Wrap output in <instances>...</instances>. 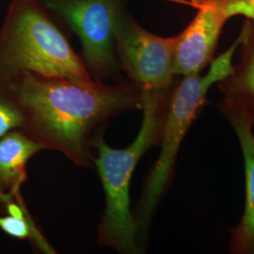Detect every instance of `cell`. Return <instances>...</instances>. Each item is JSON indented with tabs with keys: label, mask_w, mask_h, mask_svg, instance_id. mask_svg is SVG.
Instances as JSON below:
<instances>
[{
	"label": "cell",
	"mask_w": 254,
	"mask_h": 254,
	"mask_svg": "<svg viewBox=\"0 0 254 254\" xmlns=\"http://www.w3.org/2000/svg\"><path fill=\"white\" fill-rule=\"evenodd\" d=\"M0 91L21 109V131L83 168L94 166L93 141L109 121L140 109V91L127 82L107 85L22 72L1 83Z\"/></svg>",
	"instance_id": "obj_1"
},
{
	"label": "cell",
	"mask_w": 254,
	"mask_h": 254,
	"mask_svg": "<svg viewBox=\"0 0 254 254\" xmlns=\"http://www.w3.org/2000/svg\"><path fill=\"white\" fill-rule=\"evenodd\" d=\"M167 105L168 101L140 92L143 118L135 140L125 149L110 147L102 134L93 141L97 152L93 163L106 194V207L98 226V243L120 254L142 253L137 244L139 228L130 208V183L142 155L159 144Z\"/></svg>",
	"instance_id": "obj_2"
},
{
	"label": "cell",
	"mask_w": 254,
	"mask_h": 254,
	"mask_svg": "<svg viewBox=\"0 0 254 254\" xmlns=\"http://www.w3.org/2000/svg\"><path fill=\"white\" fill-rule=\"evenodd\" d=\"M22 72L94 80L39 0H11L0 28V84Z\"/></svg>",
	"instance_id": "obj_3"
},
{
	"label": "cell",
	"mask_w": 254,
	"mask_h": 254,
	"mask_svg": "<svg viewBox=\"0 0 254 254\" xmlns=\"http://www.w3.org/2000/svg\"><path fill=\"white\" fill-rule=\"evenodd\" d=\"M240 38L225 52L215 58L204 74L180 76L171 91L160 136V154L147 176L142 194L136 203L134 217L139 232L147 231L154 213L168 190L182 142L199 116L213 85L225 78L233 70V58Z\"/></svg>",
	"instance_id": "obj_4"
},
{
	"label": "cell",
	"mask_w": 254,
	"mask_h": 254,
	"mask_svg": "<svg viewBox=\"0 0 254 254\" xmlns=\"http://www.w3.org/2000/svg\"><path fill=\"white\" fill-rule=\"evenodd\" d=\"M120 68L140 92L168 101L175 83L176 36H157L146 30L126 9L119 10L113 24Z\"/></svg>",
	"instance_id": "obj_5"
},
{
	"label": "cell",
	"mask_w": 254,
	"mask_h": 254,
	"mask_svg": "<svg viewBox=\"0 0 254 254\" xmlns=\"http://www.w3.org/2000/svg\"><path fill=\"white\" fill-rule=\"evenodd\" d=\"M64 19L81 42L84 64L92 78H116L119 63L114 52L113 24L129 0H39Z\"/></svg>",
	"instance_id": "obj_6"
},
{
	"label": "cell",
	"mask_w": 254,
	"mask_h": 254,
	"mask_svg": "<svg viewBox=\"0 0 254 254\" xmlns=\"http://www.w3.org/2000/svg\"><path fill=\"white\" fill-rule=\"evenodd\" d=\"M198 9L190 24L176 36L174 73H200L215 59L218 40L228 18L215 0H190Z\"/></svg>",
	"instance_id": "obj_7"
},
{
	"label": "cell",
	"mask_w": 254,
	"mask_h": 254,
	"mask_svg": "<svg viewBox=\"0 0 254 254\" xmlns=\"http://www.w3.org/2000/svg\"><path fill=\"white\" fill-rule=\"evenodd\" d=\"M218 109L236 132L245 166V208L239 223L230 230L229 251L233 254H254V127L241 112L227 108Z\"/></svg>",
	"instance_id": "obj_8"
},
{
	"label": "cell",
	"mask_w": 254,
	"mask_h": 254,
	"mask_svg": "<svg viewBox=\"0 0 254 254\" xmlns=\"http://www.w3.org/2000/svg\"><path fill=\"white\" fill-rule=\"evenodd\" d=\"M239 62L218 82L223 98L217 108L235 109L244 114L254 128V21L246 18L239 34Z\"/></svg>",
	"instance_id": "obj_9"
},
{
	"label": "cell",
	"mask_w": 254,
	"mask_h": 254,
	"mask_svg": "<svg viewBox=\"0 0 254 254\" xmlns=\"http://www.w3.org/2000/svg\"><path fill=\"white\" fill-rule=\"evenodd\" d=\"M45 147L21 130L0 138V192L24 203L20 189L27 181V164Z\"/></svg>",
	"instance_id": "obj_10"
},
{
	"label": "cell",
	"mask_w": 254,
	"mask_h": 254,
	"mask_svg": "<svg viewBox=\"0 0 254 254\" xmlns=\"http://www.w3.org/2000/svg\"><path fill=\"white\" fill-rule=\"evenodd\" d=\"M0 229L8 236L17 239H31L45 254L56 253L54 249L42 236L30 218L16 217L10 214L7 216H0Z\"/></svg>",
	"instance_id": "obj_11"
},
{
	"label": "cell",
	"mask_w": 254,
	"mask_h": 254,
	"mask_svg": "<svg viewBox=\"0 0 254 254\" xmlns=\"http://www.w3.org/2000/svg\"><path fill=\"white\" fill-rule=\"evenodd\" d=\"M24 127V116L18 105L0 91V138Z\"/></svg>",
	"instance_id": "obj_12"
},
{
	"label": "cell",
	"mask_w": 254,
	"mask_h": 254,
	"mask_svg": "<svg viewBox=\"0 0 254 254\" xmlns=\"http://www.w3.org/2000/svg\"><path fill=\"white\" fill-rule=\"evenodd\" d=\"M0 209H1V204H0Z\"/></svg>",
	"instance_id": "obj_13"
}]
</instances>
